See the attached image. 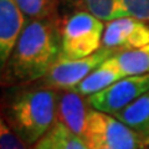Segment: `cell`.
<instances>
[{"label":"cell","mask_w":149,"mask_h":149,"mask_svg":"<svg viewBox=\"0 0 149 149\" xmlns=\"http://www.w3.org/2000/svg\"><path fill=\"white\" fill-rule=\"evenodd\" d=\"M61 56V36L49 19H31L19 37L6 66V77L16 83L44 78Z\"/></svg>","instance_id":"1"},{"label":"cell","mask_w":149,"mask_h":149,"mask_svg":"<svg viewBox=\"0 0 149 149\" xmlns=\"http://www.w3.org/2000/svg\"><path fill=\"white\" fill-rule=\"evenodd\" d=\"M57 93L49 87L19 92L6 107V123L29 146L37 144L56 123Z\"/></svg>","instance_id":"2"},{"label":"cell","mask_w":149,"mask_h":149,"mask_svg":"<svg viewBox=\"0 0 149 149\" xmlns=\"http://www.w3.org/2000/svg\"><path fill=\"white\" fill-rule=\"evenodd\" d=\"M106 25L88 11H77L63 21L60 27L61 56L82 58L102 49Z\"/></svg>","instance_id":"3"},{"label":"cell","mask_w":149,"mask_h":149,"mask_svg":"<svg viewBox=\"0 0 149 149\" xmlns=\"http://www.w3.org/2000/svg\"><path fill=\"white\" fill-rule=\"evenodd\" d=\"M116 51L102 47L91 56L82 58H66L60 56L52 68L42 78L44 85L49 88L72 91L85 80L92 71L113 56Z\"/></svg>","instance_id":"4"},{"label":"cell","mask_w":149,"mask_h":149,"mask_svg":"<svg viewBox=\"0 0 149 149\" xmlns=\"http://www.w3.org/2000/svg\"><path fill=\"white\" fill-rule=\"evenodd\" d=\"M147 91H149V73L127 76L106 90L87 97V103L92 109L116 114L136 102Z\"/></svg>","instance_id":"5"},{"label":"cell","mask_w":149,"mask_h":149,"mask_svg":"<svg viewBox=\"0 0 149 149\" xmlns=\"http://www.w3.org/2000/svg\"><path fill=\"white\" fill-rule=\"evenodd\" d=\"M87 134L95 136L112 149H146L144 141L113 114L90 109L87 119ZM85 136V137H86Z\"/></svg>","instance_id":"6"},{"label":"cell","mask_w":149,"mask_h":149,"mask_svg":"<svg viewBox=\"0 0 149 149\" xmlns=\"http://www.w3.org/2000/svg\"><path fill=\"white\" fill-rule=\"evenodd\" d=\"M149 45V26L146 21L124 16L106 24L102 47L118 51L141 49Z\"/></svg>","instance_id":"7"},{"label":"cell","mask_w":149,"mask_h":149,"mask_svg":"<svg viewBox=\"0 0 149 149\" xmlns=\"http://www.w3.org/2000/svg\"><path fill=\"white\" fill-rule=\"evenodd\" d=\"M26 15L15 0H0V63L5 67L22 30Z\"/></svg>","instance_id":"8"},{"label":"cell","mask_w":149,"mask_h":149,"mask_svg":"<svg viewBox=\"0 0 149 149\" xmlns=\"http://www.w3.org/2000/svg\"><path fill=\"white\" fill-rule=\"evenodd\" d=\"M86 101H83V96L78 95L74 91H65L62 96H60L57 102V114L56 122L62 123L76 136L85 138L87 132V119L88 112Z\"/></svg>","instance_id":"9"},{"label":"cell","mask_w":149,"mask_h":149,"mask_svg":"<svg viewBox=\"0 0 149 149\" xmlns=\"http://www.w3.org/2000/svg\"><path fill=\"white\" fill-rule=\"evenodd\" d=\"M111 57L107 58L103 63H101L95 71H92L72 91L77 92L78 95L83 97H90L92 95H96V93L106 90L107 87H109L114 82L119 81L120 78L127 77L118 68L117 65L112 61Z\"/></svg>","instance_id":"10"},{"label":"cell","mask_w":149,"mask_h":149,"mask_svg":"<svg viewBox=\"0 0 149 149\" xmlns=\"http://www.w3.org/2000/svg\"><path fill=\"white\" fill-rule=\"evenodd\" d=\"M113 116L132 128L149 147V91Z\"/></svg>","instance_id":"11"},{"label":"cell","mask_w":149,"mask_h":149,"mask_svg":"<svg viewBox=\"0 0 149 149\" xmlns=\"http://www.w3.org/2000/svg\"><path fill=\"white\" fill-rule=\"evenodd\" d=\"M35 149H90L85 141L72 133L62 123L56 122L52 128L35 144Z\"/></svg>","instance_id":"12"},{"label":"cell","mask_w":149,"mask_h":149,"mask_svg":"<svg viewBox=\"0 0 149 149\" xmlns=\"http://www.w3.org/2000/svg\"><path fill=\"white\" fill-rule=\"evenodd\" d=\"M111 58L124 73V76L149 73V45L141 49L118 51Z\"/></svg>","instance_id":"13"},{"label":"cell","mask_w":149,"mask_h":149,"mask_svg":"<svg viewBox=\"0 0 149 149\" xmlns=\"http://www.w3.org/2000/svg\"><path fill=\"white\" fill-rule=\"evenodd\" d=\"M85 5L88 13L106 22L128 16L122 0H85Z\"/></svg>","instance_id":"14"},{"label":"cell","mask_w":149,"mask_h":149,"mask_svg":"<svg viewBox=\"0 0 149 149\" xmlns=\"http://www.w3.org/2000/svg\"><path fill=\"white\" fill-rule=\"evenodd\" d=\"M26 16L52 20L56 10L55 0H15Z\"/></svg>","instance_id":"15"},{"label":"cell","mask_w":149,"mask_h":149,"mask_svg":"<svg viewBox=\"0 0 149 149\" xmlns=\"http://www.w3.org/2000/svg\"><path fill=\"white\" fill-rule=\"evenodd\" d=\"M27 146L1 118L0 120V149H27Z\"/></svg>","instance_id":"16"},{"label":"cell","mask_w":149,"mask_h":149,"mask_svg":"<svg viewBox=\"0 0 149 149\" xmlns=\"http://www.w3.org/2000/svg\"><path fill=\"white\" fill-rule=\"evenodd\" d=\"M122 5L128 16L149 21V0H122Z\"/></svg>","instance_id":"17"},{"label":"cell","mask_w":149,"mask_h":149,"mask_svg":"<svg viewBox=\"0 0 149 149\" xmlns=\"http://www.w3.org/2000/svg\"><path fill=\"white\" fill-rule=\"evenodd\" d=\"M83 141H85V143L87 144V147L90 149H112L107 146L106 143L102 142L101 139H98L95 136H91V134H87V136L83 138Z\"/></svg>","instance_id":"18"},{"label":"cell","mask_w":149,"mask_h":149,"mask_svg":"<svg viewBox=\"0 0 149 149\" xmlns=\"http://www.w3.org/2000/svg\"><path fill=\"white\" fill-rule=\"evenodd\" d=\"M66 1H73V0H66Z\"/></svg>","instance_id":"19"},{"label":"cell","mask_w":149,"mask_h":149,"mask_svg":"<svg viewBox=\"0 0 149 149\" xmlns=\"http://www.w3.org/2000/svg\"><path fill=\"white\" fill-rule=\"evenodd\" d=\"M146 149H148V148H146Z\"/></svg>","instance_id":"20"}]
</instances>
